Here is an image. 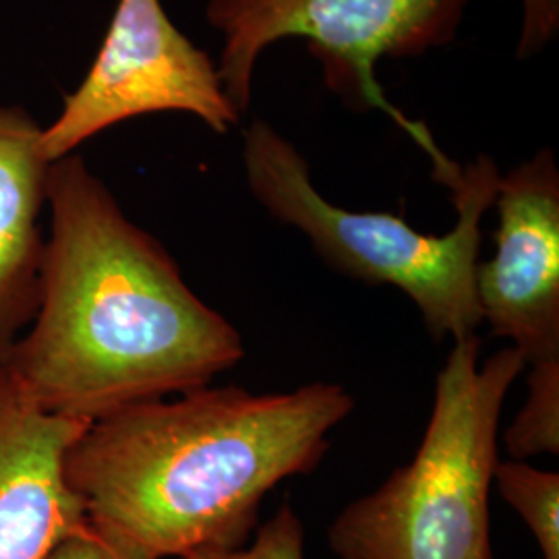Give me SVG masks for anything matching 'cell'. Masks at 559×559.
Wrapping results in <instances>:
<instances>
[{"mask_svg": "<svg viewBox=\"0 0 559 559\" xmlns=\"http://www.w3.org/2000/svg\"><path fill=\"white\" fill-rule=\"evenodd\" d=\"M38 300L4 360L41 408L102 419L212 385L245 357L239 330L71 154L50 164Z\"/></svg>", "mask_w": 559, "mask_h": 559, "instance_id": "6da1fadb", "label": "cell"}, {"mask_svg": "<svg viewBox=\"0 0 559 559\" xmlns=\"http://www.w3.org/2000/svg\"><path fill=\"white\" fill-rule=\"evenodd\" d=\"M177 396L90 423L64 464L87 522L143 559L240 549L263 498L316 471L355 408L325 381L280 394L205 385Z\"/></svg>", "mask_w": 559, "mask_h": 559, "instance_id": "7a4b0ae2", "label": "cell"}, {"mask_svg": "<svg viewBox=\"0 0 559 559\" xmlns=\"http://www.w3.org/2000/svg\"><path fill=\"white\" fill-rule=\"evenodd\" d=\"M242 168L253 200L274 221L302 233L330 267L371 286L399 288L436 340L475 334L483 321L475 290L480 222L493 207L501 177L491 156L433 170L459 214L441 237L415 230L404 216L353 212L325 200L302 152L267 120L255 119L242 131Z\"/></svg>", "mask_w": 559, "mask_h": 559, "instance_id": "3957f363", "label": "cell"}, {"mask_svg": "<svg viewBox=\"0 0 559 559\" xmlns=\"http://www.w3.org/2000/svg\"><path fill=\"white\" fill-rule=\"evenodd\" d=\"M479 348L475 334L454 340L415 459L340 512L328 531L336 558L493 559L501 408L526 362L508 346L479 365Z\"/></svg>", "mask_w": 559, "mask_h": 559, "instance_id": "277c9868", "label": "cell"}, {"mask_svg": "<svg viewBox=\"0 0 559 559\" xmlns=\"http://www.w3.org/2000/svg\"><path fill=\"white\" fill-rule=\"evenodd\" d=\"M471 0H207L205 21L221 36L224 92L240 117L249 112L261 55L280 40H307L325 85L357 110H380L429 156L431 131L385 98L381 59H417L450 46Z\"/></svg>", "mask_w": 559, "mask_h": 559, "instance_id": "5b68a950", "label": "cell"}, {"mask_svg": "<svg viewBox=\"0 0 559 559\" xmlns=\"http://www.w3.org/2000/svg\"><path fill=\"white\" fill-rule=\"evenodd\" d=\"M162 112L195 117L218 135L242 120L218 62L180 32L162 0H119L85 78L41 127V154L52 164L115 124Z\"/></svg>", "mask_w": 559, "mask_h": 559, "instance_id": "8992f818", "label": "cell"}, {"mask_svg": "<svg viewBox=\"0 0 559 559\" xmlns=\"http://www.w3.org/2000/svg\"><path fill=\"white\" fill-rule=\"evenodd\" d=\"M496 253L479 261L475 290L491 334L528 365L559 359V168L543 147L501 175Z\"/></svg>", "mask_w": 559, "mask_h": 559, "instance_id": "52a82bcc", "label": "cell"}, {"mask_svg": "<svg viewBox=\"0 0 559 559\" xmlns=\"http://www.w3.org/2000/svg\"><path fill=\"white\" fill-rule=\"evenodd\" d=\"M87 425L41 408L0 365V559H50L87 524L64 471Z\"/></svg>", "mask_w": 559, "mask_h": 559, "instance_id": "ba28073f", "label": "cell"}, {"mask_svg": "<svg viewBox=\"0 0 559 559\" xmlns=\"http://www.w3.org/2000/svg\"><path fill=\"white\" fill-rule=\"evenodd\" d=\"M40 138L41 124L27 110L0 102V365L38 300L50 170Z\"/></svg>", "mask_w": 559, "mask_h": 559, "instance_id": "9c48e42d", "label": "cell"}, {"mask_svg": "<svg viewBox=\"0 0 559 559\" xmlns=\"http://www.w3.org/2000/svg\"><path fill=\"white\" fill-rule=\"evenodd\" d=\"M493 483L537 539L543 559H559V475L522 460L498 462Z\"/></svg>", "mask_w": 559, "mask_h": 559, "instance_id": "30bf717a", "label": "cell"}, {"mask_svg": "<svg viewBox=\"0 0 559 559\" xmlns=\"http://www.w3.org/2000/svg\"><path fill=\"white\" fill-rule=\"evenodd\" d=\"M528 396L503 433L512 460L559 454V359L528 365Z\"/></svg>", "mask_w": 559, "mask_h": 559, "instance_id": "8fae6325", "label": "cell"}, {"mask_svg": "<svg viewBox=\"0 0 559 559\" xmlns=\"http://www.w3.org/2000/svg\"><path fill=\"white\" fill-rule=\"evenodd\" d=\"M180 559H305V531L293 506L284 503L261 526L251 547L203 549Z\"/></svg>", "mask_w": 559, "mask_h": 559, "instance_id": "7c38bea8", "label": "cell"}, {"mask_svg": "<svg viewBox=\"0 0 559 559\" xmlns=\"http://www.w3.org/2000/svg\"><path fill=\"white\" fill-rule=\"evenodd\" d=\"M520 7L516 59H537L559 36V0H516Z\"/></svg>", "mask_w": 559, "mask_h": 559, "instance_id": "4fadbf2b", "label": "cell"}, {"mask_svg": "<svg viewBox=\"0 0 559 559\" xmlns=\"http://www.w3.org/2000/svg\"><path fill=\"white\" fill-rule=\"evenodd\" d=\"M50 559H143L120 545L117 540L102 535L90 522L71 535L69 539L62 540Z\"/></svg>", "mask_w": 559, "mask_h": 559, "instance_id": "5bb4252c", "label": "cell"}]
</instances>
